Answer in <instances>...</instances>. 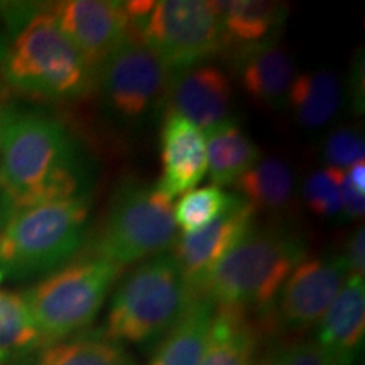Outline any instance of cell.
Instances as JSON below:
<instances>
[{"mask_svg": "<svg viewBox=\"0 0 365 365\" xmlns=\"http://www.w3.org/2000/svg\"><path fill=\"white\" fill-rule=\"evenodd\" d=\"M220 21L227 49L247 48L277 39V29L284 24L287 7L262 0H218L212 2Z\"/></svg>", "mask_w": 365, "mask_h": 365, "instance_id": "17", "label": "cell"}, {"mask_svg": "<svg viewBox=\"0 0 365 365\" xmlns=\"http://www.w3.org/2000/svg\"><path fill=\"white\" fill-rule=\"evenodd\" d=\"M9 49L0 73L11 88L46 100H75L97 88V73L73 48L48 4H0Z\"/></svg>", "mask_w": 365, "mask_h": 365, "instance_id": "2", "label": "cell"}, {"mask_svg": "<svg viewBox=\"0 0 365 365\" xmlns=\"http://www.w3.org/2000/svg\"><path fill=\"white\" fill-rule=\"evenodd\" d=\"M345 178L355 191H359L360 195H365V159L354 163L352 166L346 168Z\"/></svg>", "mask_w": 365, "mask_h": 365, "instance_id": "32", "label": "cell"}, {"mask_svg": "<svg viewBox=\"0 0 365 365\" xmlns=\"http://www.w3.org/2000/svg\"><path fill=\"white\" fill-rule=\"evenodd\" d=\"M171 70L156 53L129 36L97 73L105 107L125 124H137L166 105Z\"/></svg>", "mask_w": 365, "mask_h": 365, "instance_id": "9", "label": "cell"}, {"mask_svg": "<svg viewBox=\"0 0 365 365\" xmlns=\"http://www.w3.org/2000/svg\"><path fill=\"white\" fill-rule=\"evenodd\" d=\"M364 154L365 143L362 134L349 127L331 132L323 144V161L328 164V168L336 170H344L354 163L362 161Z\"/></svg>", "mask_w": 365, "mask_h": 365, "instance_id": "28", "label": "cell"}, {"mask_svg": "<svg viewBox=\"0 0 365 365\" xmlns=\"http://www.w3.org/2000/svg\"><path fill=\"white\" fill-rule=\"evenodd\" d=\"M132 36L173 71L208 63L227 49L212 2L207 0H129Z\"/></svg>", "mask_w": 365, "mask_h": 365, "instance_id": "6", "label": "cell"}, {"mask_svg": "<svg viewBox=\"0 0 365 365\" xmlns=\"http://www.w3.org/2000/svg\"><path fill=\"white\" fill-rule=\"evenodd\" d=\"M261 330L242 309L217 307L200 365H255Z\"/></svg>", "mask_w": 365, "mask_h": 365, "instance_id": "18", "label": "cell"}, {"mask_svg": "<svg viewBox=\"0 0 365 365\" xmlns=\"http://www.w3.org/2000/svg\"><path fill=\"white\" fill-rule=\"evenodd\" d=\"M215 303L208 296L196 294L178 323L159 341L149 365H200L207 346Z\"/></svg>", "mask_w": 365, "mask_h": 365, "instance_id": "19", "label": "cell"}, {"mask_svg": "<svg viewBox=\"0 0 365 365\" xmlns=\"http://www.w3.org/2000/svg\"><path fill=\"white\" fill-rule=\"evenodd\" d=\"M124 267L86 255L58 269L24 296L43 346L75 336L98 317Z\"/></svg>", "mask_w": 365, "mask_h": 365, "instance_id": "7", "label": "cell"}, {"mask_svg": "<svg viewBox=\"0 0 365 365\" xmlns=\"http://www.w3.org/2000/svg\"><path fill=\"white\" fill-rule=\"evenodd\" d=\"M341 212L352 220H359L365 213V195H360L349 185L345 173L344 181H341Z\"/></svg>", "mask_w": 365, "mask_h": 365, "instance_id": "30", "label": "cell"}, {"mask_svg": "<svg viewBox=\"0 0 365 365\" xmlns=\"http://www.w3.org/2000/svg\"><path fill=\"white\" fill-rule=\"evenodd\" d=\"M207 171L218 188L234 186L261 159V149L235 120L228 118L207 130Z\"/></svg>", "mask_w": 365, "mask_h": 365, "instance_id": "20", "label": "cell"}, {"mask_svg": "<svg viewBox=\"0 0 365 365\" xmlns=\"http://www.w3.org/2000/svg\"><path fill=\"white\" fill-rule=\"evenodd\" d=\"M161 166L156 188L171 202L193 190L207 175L203 130L175 112H168L163 122Z\"/></svg>", "mask_w": 365, "mask_h": 365, "instance_id": "14", "label": "cell"}, {"mask_svg": "<svg viewBox=\"0 0 365 365\" xmlns=\"http://www.w3.org/2000/svg\"><path fill=\"white\" fill-rule=\"evenodd\" d=\"M344 86L331 71L317 70L294 76L286 95L287 107L303 129H319L339 112Z\"/></svg>", "mask_w": 365, "mask_h": 365, "instance_id": "21", "label": "cell"}, {"mask_svg": "<svg viewBox=\"0 0 365 365\" xmlns=\"http://www.w3.org/2000/svg\"><path fill=\"white\" fill-rule=\"evenodd\" d=\"M255 365H339L314 341H286L257 355Z\"/></svg>", "mask_w": 365, "mask_h": 365, "instance_id": "27", "label": "cell"}, {"mask_svg": "<svg viewBox=\"0 0 365 365\" xmlns=\"http://www.w3.org/2000/svg\"><path fill=\"white\" fill-rule=\"evenodd\" d=\"M11 112L7 107L0 105V143H2V134H4V127H6L9 117H11ZM12 207L9 203L6 193H4L2 185H0V228H2L4 223L9 220V217L12 215Z\"/></svg>", "mask_w": 365, "mask_h": 365, "instance_id": "31", "label": "cell"}, {"mask_svg": "<svg viewBox=\"0 0 365 365\" xmlns=\"http://www.w3.org/2000/svg\"><path fill=\"white\" fill-rule=\"evenodd\" d=\"M176 234L171 200L156 185L125 180L113 191L90 255L125 267L166 254Z\"/></svg>", "mask_w": 365, "mask_h": 365, "instance_id": "8", "label": "cell"}, {"mask_svg": "<svg viewBox=\"0 0 365 365\" xmlns=\"http://www.w3.org/2000/svg\"><path fill=\"white\" fill-rule=\"evenodd\" d=\"M36 365H135V362L122 344L103 333H90L44 346Z\"/></svg>", "mask_w": 365, "mask_h": 365, "instance_id": "23", "label": "cell"}, {"mask_svg": "<svg viewBox=\"0 0 365 365\" xmlns=\"http://www.w3.org/2000/svg\"><path fill=\"white\" fill-rule=\"evenodd\" d=\"M88 195L14 212L0 228V271L31 276L70 261L85 242Z\"/></svg>", "mask_w": 365, "mask_h": 365, "instance_id": "5", "label": "cell"}, {"mask_svg": "<svg viewBox=\"0 0 365 365\" xmlns=\"http://www.w3.org/2000/svg\"><path fill=\"white\" fill-rule=\"evenodd\" d=\"M7 49H9V36L6 31L0 29V66H2L4 59L7 56Z\"/></svg>", "mask_w": 365, "mask_h": 365, "instance_id": "33", "label": "cell"}, {"mask_svg": "<svg viewBox=\"0 0 365 365\" xmlns=\"http://www.w3.org/2000/svg\"><path fill=\"white\" fill-rule=\"evenodd\" d=\"M48 7L61 33L95 73L132 34L125 2L63 0Z\"/></svg>", "mask_w": 365, "mask_h": 365, "instance_id": "11", "label": "cell"}, {"mask_svg": "<svg viewBox=\"0 0 365 365\" xmlns=\"http://www.w3.org/2000/svg\"><path fill=\"white\" fill-rule=\"evenodd\" d=\"M346 267H349V276L364 277L365 274V232L364 225L355 228L346 242V249L344 255Z\"/></svg>", "mask_w": 365, "mask_h": 365, "instance_id": "29", "label": "cell"}, {"mask_svg": "<svg viewBox=\"0 0 365 365\" xmlns=\"http://www.w3.org/2000/svg\"><path fill=\"white\" fill-rule=\"evenodd\" d=\"M235 200L237 195L227 193L215 185L191 190L182 195L173 208L176 227H180L185 234L198 230L220 217Z\"/></svg>", "mask_w": 365, "mask_h": 365, "instance_id": "25", "label": "cell"}, {"mask_svg": "<svg viewBox=\"0 0 365 365\" xmlns=\"http://www.w3.org/2000/svg\"><path fill=\"white\" fill-rule=\"evenodd\" d=\"M2 97H4V90L2 86H0V105H2Z\"/></svg>", "mask_w": 365, "mask_h": 365, "instance_id": "34", "label": "cell"}, {"mask_svg": "<svg viewBox=\"0 0 365 365\" xmlns=\"http://www.w3.org/2000/svg\"><path fill=\"white\" fill-rule=\"evenodd\" d=\"M344 170L325 168L314 171L304 182L303 196L314 215L333 218L341 213V181Z\"/></svg>", "mask_w": 365, "mask_h": 365, "instance_id": "26", "label": "cell"}, {"mask_svg": "<svg viewBox=\"0 0 365 365\" xmlns=\"http://www.w3.org/2000/svg\"><path fill=\"white\" fill-rule=\"evenodd\" d=\"M365 335V282L350 276L318 322L317 344L339 365H352Z\"/></svg>", "mask_w": 365, "mask_h": 365, "instance_id": "16", "label": "cell"}, {"mask_svg": "<svg viewBox=\"0 0 365 365\" xmlns=\"http://www.w3.org/2000/svg\"><path fill=\"white\" fill-rule=\"evenodd\" d=\"M255 210L237 196L234 203L212 223L178 237L173 245L176 259L191 293L202 294L213 269L240 237L254 227Z\"/></svg>", "mask_w": 365, "mask_h": 365, "instance_id": "12", "label": "cell"}, {"mask_svg": "<svg viewBox=\"0 0 365 365\" xmlns=\"http://www.w3.org/2000/svg\"><path fill=\"white\" fill-rule=\"evenodd\" d=\"M43 346L24 296L0 289V365H11Z\"/></svg>", "mask_w": 365, "mask_h": 365, "instance_id": "24", "label": "cell"}, {"mask_svg": "<svg viewBox=\"0 0 365 365\" xmlns=\"http://www.w3.org/2000/svg\"><path fill=\"white\" fill-rule=\"evenodd\" d=\"M4 277H6V274H4L2 271H0V281H2V279H4Z\"/></svg>", "mask_w": 365, "mask_h": 365, "instance_id": "35", "label": "cell"}, {"mask_svg": "<svg viewBox=\"0 0 365 365\" xmlns=\"http://www.w3.org/2000/svg\"><path fill=\"white\" fill-rule=\"evenodd\" d=\"M0 185L12 212L75 198L88 190V163L58 118L11 112L0 143Z\"/></svg>", "mask_w": 365, "mask_h": 365, "instance_id": "1", "label": "cell"}, {"mask_svg": "<svg viewBox=\"0 0 365 365\" xmlns=\"http://www.w3.org/2000/svg\"><path fill=\"white\" fill-rule=\"evenodd\" d=\"M195 298L173 254L145 259L118 282L103 335L118 344L161 341Z\"/></svg>", "mask_w": 365, "mask_h": 365, "instance_id": "4", "label": "cell"}, {"mask_svg": "<svg viewBox=\"0 0 365 365\" xmlns=\"http://www.w3.org/2000/svg\"><path fill=\"white\" fill-rule=\"evenodd\" d=\"M234 68L242 90L262 105L286 100L296 76L293 58L277 39L234 49Z\"/></svg>", "mask_w": 365, "mask_h": 365, "instance_id": "15", "label": "cell"}, {"mask_svg": "<svg viewBox=\"0 0 365 365\" xmlns=\"http://www.w3.org/2000/svg\"><path fill=\"white\" fill-rule=\"evenodd\" d=\"M240 198L250 207L267 213H279L294 198L293 168L281 158L259 159L247 173L234 182Z\"/></svg>", "mask_w": 365, "mask_h": 365, "instance_id": "22", "label": "cell"}, {"mask_svg": "<svg viewBox=\"0 0 365 365\" xmlns=\"http://www.w3.org/2000/svg\"><path fill=\"white\" fill-rule=\"evenodd\" d=\"M307 252L304 237L291 228L254 223L213 269L202 294L217 307L266 313Z\"/></svg>", "mask_w": 365, "mask_h": 365, "instance_id": "3", "label": "cell"}, {"mask_svg": "<svg viewBox=\"0 0 365 365\" xmlns=\"http://www.w3.org/2000/svg\"><path fill=\"white\" fill-rule=\"evenodd\" d=\"M344 255L304 257L293 269L266 313L269 331L298 333L318 325L349 279Z\"/></svg>", "mask_w": 365, "mask_h": 365, "instance_id": "10", "label": "cell"}, {"mask_svg": "<svg viewBox=\"0 0 365 365\" xmlns=\"http://www.w3.org/2000/svg\"><path fill=\"white\" fill-rule=\"evenodd\" d=\"M166 105L170 112L188 118L207 132L228 120L232 83L220 68L210 63L173 71Z\"/></svg>", "mask_w": 365, "mask_h": 365, "instance_id": "13", "label": "cell"}]
</instances>
